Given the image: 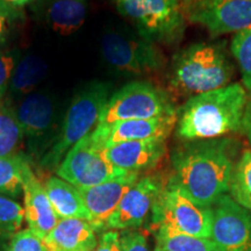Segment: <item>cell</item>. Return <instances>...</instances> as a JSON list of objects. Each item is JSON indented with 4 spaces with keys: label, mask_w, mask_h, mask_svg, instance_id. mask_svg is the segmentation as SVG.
Wrapping results in <instances>:
<instances>
[{
    "label": "cell",
    "mask_w": 251,
    "mask_h": 251,
    "mask_svg": "<svg viewBox=\"0 0 251 251\" xmlns=\"http://www.w3.org/2000/svg\"><path fill=\"white\" fill-rule=\"evenodd\" d=\"M177 126V112L161 118L119 121L112 125L97 126L91 133L94 142L103 149L128 141L151 139L166 140Z\"/></svg>",
    "instance_id": "cell-12"
},
{
    "label": "cell",
    "mask_w": 251,
    "mask_h": 251,
    "mask_svg": "<svg viewBox=\"0 0 251 251\" xmlns=\"http://www.w3.org/2000/svg\"><path fill=\"white\" fill-rule=\"evenodd\" d=\"M171 97L148 81H131L109 97L98 126L161 118L176 113Z\"/></svg>",
    "instance_id": "cell-6"
},
{
    "label": "cell",
    "mask_w": 251,
    "mask_h": 251,
    "mask_svg": "<svg viewBox=\"0 0 251 251\" xmlns=\"http://www.w3.org/2000/svg\"><path fill=\"white\" fill-rule=\"evenodd\" d=\"M47 63L39 56L28 55L14 68L8 89L15 94H29L46 77Z\"/></svg>",
    "instance_id": "cell-21"
},
{
    "label": "cell",
    "mask_w": 251,
    "mask_h": 251,
    "mask_svg": "<svg viewBox=\"0 0 251 251\" xmlns=\"http://www.w3.org/2000/svg\"><path fill=\"white\" fill-rule=\"evenodd\" d=\"M231 198L243 208L251 211V150L241 155L231 174L229 184Z\"/></svg>",
    "instance_id": "cell-25"
},
{
    "label": "cell",
    "mask_w": 251,
    "mask_h": 251,
    "mask_svg": "<svg viewBox=\"0 0 251 251\" xmlns=\"http://www.w3.org/2000/svg\"><path fill=\"white\" fill-rule=\"evenodd\" d=\"M27 163L24 156L17 153L0 158V194L12 199L24 196V172Z\"/></svg>",
    "instance_id": "cell-23"
},
{
    "label": "cell",
    "mask_w": 251,
    "mask_h": 251,
    "mask_svg": "<svg viewBox=\"0 0 251 251\" xmlns=\"http://www.w3.org/2000/svg\"><path fill=\"white\" fill-rule=\"evenodd\" d=\"M165 141L151 139L118 143L105 148V156L115 168L140 174L153 169L162 161L166 153Z\"/></svg>",
    "instance_id": "cell-15"
},
{
    "label": "cell",
    "mask_w": 251,
    "mask_h": 251,
    "mask_svg": "<svg viewBox=\"0 0 251 251\" xmlns=\"http://www.w3.org/2000/svg\"><path fill=\"white\" fill-rule=\"evenodd\" d=\"M24 221V207L12 198L0 194V231L13 235L20 230Z\"/></svg>",
    "instance_id": "cell-27"
},
{
    "label": "cell",
    "mask_w": 251,
    "mask_h": 251,
    "mask_svg": "<svg viewBox=\"0 0 251 251\" xmlns=\"http://www.w3.org/2000/svg\"><path fill=\"white\" fill-rule=\"evenodd\" d=\"M120 242L124 251H150L147 237L135 229L122 230L120 233Z\"/></svg>",
    "instance_id": "cell-29"
},
{
    "label": "cell",
    "mask_w": 251,
    "mask_h": 251,
    "mask_svg": "<svg viewBox=\"0 0 251 251\" xmlns=\"http://www.w3.org/2000/svg\"><path fill=\"white\" fill-rule=\"evenodd\" d=\"M211 240L222 251H251V214L224 194L212 206Z\"/></svg>",
    "instance_id": "cell-10"
},
{
    "label": "cell",
    "mask_w": 251,
    "mask_h": 251,
    "mask_svg": "<svg viewBox=\"0 0 251 251\" xmlns=\"http://www.w3.org/2000/svg\"><path fill=\"white\" fill-rule=\"evenodd\" d=\"M14 68L13 57L0 51V100H2L7 92Z\"/></svg>",
    "instance_id": "cell-30"
},
{
    "label": "cell",
    "mask_w": 251,
    "mask_h": 251,
    "mask_svg": "<svg viewBox=\"0 0 251 251\" xmlns=\"http://www.w3.org/2000/svg\"><path fill=\"white\" fill-rule=\"evenodd\" d=\"M56 174L76 187H91L102 184L128 172L115 168L105 156V149L92 136L81 139L65 155Z\"/></svg>",
    "instance_id": "cell-9"
},
{
    "label": "cell",
    "mask_w": 251,
    "mask_h": 251,
    "mask_svg": "<svg viewBox=\"0 0 251 251\" xmlns=\"http://www.w3.org/2000/svg\"><path fill=\"white\" fill-rule=\"evenodd\" d=\"M118 11L139 28L150 42L170 43L179 40L185 15L178 0H113Z\"/></svg>",
    "instance_id": "cell-7"
},
{
    "label": "cell",
    "mask_w": 251,
    "mask_h": 251,
    "mask_svg": "<svg viewBox=\"0 0 251 251\" xmlns=\"http://www.w3.org/2000/svg\"><path fill=\"white\" fill-rule=\"evenodd\" d=\"M89 0H51L47 19L52 30L69 36L85 23Z\"/></svg>",
    "instance_id": "cell-20"
},
{
    "label": "cell",
    "mask_w": 251,
    "mask_h": 251,
    "mask_svg": "<svg viewBox=\"0 0 251 251\" xmlns=\"http://www.w3.org/2000/svg\"><path fill=\"white\" fill-rule=\"evenodd\" d=\"M45 188L58 220L83 219L90 221V214L76 186L54 176L47 180Z\"/></svg>",
    "instance_id": "cell-19"
},
{
    "label": "cell",
    "mask_w": 251,
    "mask_h": 251,
    "mask_svg": "<svg viewBox=\"0 0 251 251\" xmlns=\"http://www.w3.org/2000/svg\"><path fill=\"white\" fill-rule=\"evenodd\" d=\"M0 1L12 6H17V7H23V6H26L33 1V0H0Z\"/></svg>",
    "instance_id": "cell-35"
},
{
    "label": "cell",
    "mask_w": 251,
    "mask_h": 251,
    "mask_svg": "<svg viewBox=\"0 0 251 251\" xmlns=\"http://www.w3.org/2000/svg\"><path fill=\"white\" fill-rule=\"evenodd\" d=\"M93 251H124L120 242V233L117 230L103 233L98 238V244Z\"/></svg>",
    "instance_id": "cell-31"
},
{
    "label": "cell",
    "mask_w": 251,
    "mask_h": 251,
    "mask_svg": "<svg viewBox=\"0 0 251 251\" xmlns=\"http://www.w3.org/2000/svg\"><path fill=\"white\" fill-rule=\"evenodd\" d=\"M241 131L246 135L251 143V94L248 97L246 108H244L243 118H242V126H241Z\"/></svg>",
    "instance_id": "cell-33"
},
{
    "label": "cell",
    "mask_w": 251,
    "mask_h": 251,
    "mask_svg": "<svg viewBox=\"0 0 251 251\" xmlns=\"http://www.w3.org/2000/svg\"><path fill=\"white\" fill-rule=\"evenodd\" d=\"M109 97L111 84L102 81L87 84L75 96L57 137L41 159L43 168L57 169L69 150L96 129Z\"/></svg>",
    "instance_id": "cell-4"
},
{
    "label": "cell",
    "mask_w": 251,
    "mask_h": 251,
    "mask_svg": "<svg viewBox=\"0 0 251 251\" xmlns=\"http://www.w3.org/2000/svg\"><path fill=\"white\" fill-rule=\"evenodd\" d=\"M24 139V131L12 107L0 100V158L13 156Z\"/></svg>",
    "instance_id": "cell-24"
},
{
    "label": "cell",
    "mask_w": 251,
    "mask_h": 251,
    "mask_svg": "<svg viewBox=\"0 0 251 251\" xmlns=\"http://www.w3.org/2000/svg\"><path fill=\"white\" fill-rule=\"evenodd\" d=\"M236 144L230 139L190 141L172 153L171 178L201 207H212L229 191Z\"/></svg>",
    "instance_id": "cell-1"
},
{
    "label": "cell",
    "mask_w": 251,
    "mask_h": 251,
    "mask_svg": "<svg viewBox=\"0 0 251 251\" xmlns=\"http://www.w3.org/2000/svg\"><path fill=\"white\" fill-rule=\"evenodd\" d=\"M153 229H155L153 251H222L211 238L190 236L162 227Z\"/></svg>",
    "instance_id": "cell-22"
},
{
    "label": "cell",
    "mask_w": 251,
    "mask_h": 251,
    "mask_svg": "<svg viewBox=\"0 0 251 251\" xmlns=\"http://www.w3.org/2000/svg\"><path fill=\"white\" fill-rule=\"evenodd\" d=\"M24 203L28 229L45 240L56 227L58 218L49 201L45 186L37 179L28 163L24 172Z\"/></svg>",
    "instance_id": "cell-16"
},
{
    "label": "cell",
    "mask_w": 251,
    "mask_h": 251,
    "mask_svg": "<svg viewBox=\"0 0 251 251\" xmlns=\"http://www.w3.org/2000/svg\"><path fill=\"white\" fill-rule=\"evenodd\" d=\"M234 71L221 46L192 45L172 61L169 86L176 97H194L229 85Z\"/></svg>",
    "instance_id": "cell-3"
},
{
    "label": "cell",
    "mask_w": 251,
    "mask_h": 251,
    "mask_svg": "<svg viewBox=\"0 0 251 251\" xmlns=\"http://www.w3.org/2000/svg\"><path fill=\"white\" fill-rule=\"evenodd\" d=\"M7 34V12L0 6V43L5 40Z\"/></svg>",
    "instance_id": "cell-34"
},
{
    "label": "cell",
    "mask_w": 251,
    "mask_h": 251,
    "mask_svg": "<svg viewBox=\"0 0 251 251\" xmlns=\"http://www.w3.org/2000/svg\"><path fill=\"white\" fill-rule=\"evenodd\" d=\"M178 1H179L181 11H183L185 19H186L191 14L196 13L200 9L205 8L206 6L215 2L216 0H178Z\"/></svg>",
    "instance_id": "cell-32"
},
{
    "label": "cell",
    "mask_w": 251,
    "mask_h": 251,
    "mask_svg": "<svg viewBox=\"0 0 251 251\" xmlns=\"http://www.w3.org/2000/svg\"><path fill=\"white\" fill-rule=\"evenodd\" d=\"M163 186L164 183L157 176L140 178L122 198L114 213L109 216L105 229L129 230L141 227L151 212Z\"/></svg>",
    "instance_id": "cell-11"
},
{
    "label": "cell",
    "mask_w": 251,
    "mask_h": 251,
    "mask_svg": "<svg viewBox=\"0 0 251 251\" xmlns=\"http://www.w3.org/2000/svg\"><path fill=\"white\" fill-rule=\"evenodd\" d=\"M151 214L153 228L162 227L190 236L211 238L212 207L198 205L171 178L157 197Z\"/></svg>",
    "instance_id": "cell-5"
},
{
    "label": "cell",
    "mask_w": 251,
    "mask_h": 251,
    "mask_svg": "<svg viewBox=\"0 0 251 251\" xmlns=\"http://www.w3.org/2000/svg\"><path fill=\"white\" fill-rule=\"evenodd\" d=\"M24 135L31 140L40 139L52 128L55 107L51 99L45 93H29L19 102L15 109Z\"/></svg>",
    "instance_id": "cell-18"
},
{
    "label": "cell",
    "mask_w": 251,
    "mask_h": 251,
    "mask_svg": "<svg viewBox=\"0 0 251 251\" xmlns=\"http://www.w3.org/2000/svg\"><path fill=\"white\" fill-rule=\"evenodd\" d=\"M43 242L49 251H93L98 237L87 220L62 219Z\"/></svg>",
    "instance_id": "cell-17"
},
{
    "label": "cell",
    "mask_w": 251,
    "mask_h": 251,
    "mask_svg": "<svg viewBox=\"0 0 251 251\" xmlns=\"http://www.w3.org/2000/svg\"><path fill=\"white\" fill-rule=\"evenodd\" d=\"M100 48L105 62L124 76H147L164 67L161 50L141 35L111 31L102 36Z\"/></svg>",
    "instance_id": "cell-8"
},
{
    "label": "cell",
    "mask_w": 251,
    "mask_h": 251,
    "mask_svg": "<svg viewBox=\"0 0 251 251\" xmlns=\"http://www.w3.org/2000/svg\"><path fill=\"white\" fill-rule=\"evenodd\" d=\"M6 251H49L42 238L36 236L30 229H24L9 238Z\"/></svg>",
    "instance_id": "cell-28"
},
{
    "label": "cell",
    "mask_w": 251,
    "mask_h": 251,
    "mask_svg": "<svg viewBox=\"0 0 251 251\" xmlns=\"http://www.w3.org/2000/svg\"><path fill=\"white\" fill-rule=\"evenodd\" d=\"M12 235H8V234H5L2 233V231H0V250H1L2 246H4L5 241H7L8 238H11Z\"/></svg>",
    "instance_id": "cell-36"
},
{
    "label": "cell",
    "mask_w": 251,
    "mask_h": 251,
    "mask_svg": "<svg viewBox=\"0 0 251 251\" xmlns=\"http://www.w3.org/2000/svg\"><path fill=\"white\" fill-rule=\"evenodd\" d=\"M218 36L251 27V0H216L187 18Z\"/></svg>",
    "instance_id": "cell-14"
},
{
    "label": "cell",
    "mask_w": 251,
    "mask_h": 251,
    "mask_svg": "<svg viewBox=\"0 0 251 251\" xmlns=\"http://www.w3.org/2000/svg\"><path fill=\"white\" fill-rule=\"evenodd\" d=\"M231 52L240 65L244 86L251 91V27L235 34Z\"/></svg>",
    "instance_id": "cell-26"
},
{
    "label": "cell",
    "mask_w": 251,
    "mask_h": 251,
    "mask_svg": "<svg viewBox=\"0 0 251 251\" xmlns=\"http://www.w3.org/2000/svg\"><path fill=\"white\" fill-rule=\"evenodd\" d=\"M247 100L240 83L191 97L177 111L178 137L190 142L241 131Z\"/></svg>",
    "instance_id": "cell-2"
},
{
    "label": "cell",
    "mask_w": 251,
    "mask_h": 251,
    "mask_svg": "<svg viewBox=\"0 0 251 251\" xmlns=\"http://www.w3.org/2000/svg\"><path fill=\"white\" fill-rule=\"evenodd\" d=\"M140 179L139 174L128 172L120 177L91 187H79L83 201L96 230H105L106 222L114 213L122 198Z\"/></svg>",
    "instance_id": "cell-13"
}]
</instances>
